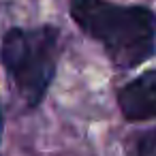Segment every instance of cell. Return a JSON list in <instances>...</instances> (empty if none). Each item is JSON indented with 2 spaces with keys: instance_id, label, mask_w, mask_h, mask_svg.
Here are the masks:
<instances>
[{
  "instance_id": "cell-1",
  "label": "cell",
  "mask_w": 156,
  "mask_h": 156,
  "mask_svg": "<svg viewBox=\"0 0 156 156\" xmlns=\"http://www.w3.org/2000/svg\"><path fill=\"white\" fill-rule=\"evenodd\" d=\"M77 28L94 39L118 71L145 64L156 54V13L143 5L109 0H69Z\"/></svg>"
},
{
  "instance_id": "cell-2",
  "label": "cell",
  "mask_w": 156,
  "mask_h": 156,
  "mask_svg": "<svg viewBox=\"0 0 156 156\" xmlns=\"http://www.w3.org/2000/svg\"><path fill=\"white\" fill-rule=\"evenodd\" d=\"M60 28L43 24L34 28H9L0 39V64L28 107H39L58 71Z\"/></svg>"
},
{
  "instance_id": "cell-3",
  "label": "cell",
  "mask_w": 156,
  "mask_h": 156,
  "mask_svg": "<svg viewBox=\"0 0 156 156\" xmlns=\"http://www.w3.org/2000/svg\"><path fill=\"white\" fill-rule=\"evenodd\" d=\"M115 101L126 122L156 120V69H150L118 88Z\"/></svg>"
},
{
  "instance_id": "cell-4",
  "label": "cell",
  "mask_w": 156,
  "mask_h": 156,
  "mask_svg": "<svg viewBox=\"0 0 156 156\" xmlns=\"http://www.w3.org/2000/svg\"><path fill=\"white\" fill-rule=\"evenodd\" d=\"M137 156H156V130L143 133L137 143Z\"/></svg>"
},
{
  "instance_id": "cell-5",
  "label": "cell",
  "mask_w": 156,
  "mask_h": 156,
  "mask_svg": "<svg viewBox=\"0 0 156 156\" xmlns=\"http://www.w3.org/2000/svg\"><path fill=\"white\" fill-rule=\"evenodd\" d=\"M2 133H5V111L0 107V141H2Z\"/></svg>"
}]
</instances>
